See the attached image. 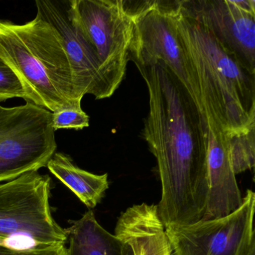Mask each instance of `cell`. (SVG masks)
I'll list each match as a JSON object with an SVG mask.
<instances>
[{
  "instance_id": "1",
  "label": "cell",
  "mask_w": 255,
  "mask_h": 255,
  "mask_svg": "<svg viewBox=\"0 0 255 255\" xmlns=\"http://www.w3.org/2000/svg\"><path fill=\"white\" fill-rule=\"evenodd\" d=\"M135 66L149 94L143 138L157 162L162 184L158 215L165 228L202 219L208 193L202 116L162 62Z\"/></svg>"
},
{
  "instance_id": "2",
  "label": "cell",
  "mask_w": 255,
  "mask_h": 255,
  "mask_svg": "<svg viewBox=\"0 0 255 255\" xmlns=\"http://www.w3.org/2000/svg\"><path fill=\"white\" fill-rule=\"evenodd\" d=\"M171 14L195 68L206 118L225 135L255 128V74L186 14L179 0L171 1Z\"/></svg>"
},
{
  "instance_id": "3",
  "label": "cell",
  "mask_w": 255,
  "mask_h": 255,
  "mask_svg": "<svg viewBox=\"0 0 255 255\" xmlns=\"http://www.w3.org/2000/svg\"><path fill=\"white\" fill-rule=\"evenodd\" d=\"M0 57L20 79L27 101L51 113L82 108L63 46L39 16L24 24L0 20Z\"/></svg>"
},
{
  "instance_id": "4",
  "label": "cell",
  "mask_w": 255,
  "mask_h": 255,
  "mask_svg": "<svg viewBox=\"0 0 255 255\" xmlns=\"http://www.w3.org/2000/svg\"><path fill=\"white\" fill-rule=\"evenodd\" d=\"M50 182L35 171L0 183V242L19 250L65 244L50 211Z\"/></svg>"
},
{
  "instance_id": "5",
  "label": "cell",
  "mask_w": 255,
  "mask_h": 255,
  "mask_svg": "<svg viewBox=\"0 0 255 255\" xmlns=\"http://www.w3.org/2000/svg\"><path fill=\"white\" fill-rule=\"evenodd\" d=\"M129 5L133 21L129 61L135 65L162 62L205 116L195 68L173 23L171 1H129Z\"/></svg>"
},
{
  "instance_id": "6",
  "label": "cell",
  "mask_w": 255,
  "mask_h": 255,
  "mask_svg": "<svg viewBox=\"0 0 255 255\" xmlns=\"http://www.w3.org/2000/svg\"><path fill=\"white\" fill-rule=\"evenodd\" d=\"M53 113L30 101L0 105V183L47 166L56 153Z\"/></svg>"
},
{
  "instance_id": "7",
  "label": "cell",
  "mask_w": 255,
  "mask_h": 255,
  "mask_svg": "<svg viewBox=\"0 0 255 255\" xmlns=\"http://www.w3.org/2000/svg\"><path fill=\"white\" fill-rule=\"evenodd\" d=\"M72 6L116 92L125 79L129 61L133 21L129 1L72 0Z\"/></svg>"
},
{
  "instance_id": "8",
  "label": "cell",
  "mask_w": 255,
  "mask_h": 255,
  "mask_svg": "<svg viewBox=\"0 0 255 255\" xmlns=\"http://www.w3.org/2000/svg\"><path fill=\"white\" fill-rule=\"evenodd\" d=\"M255 209V192L248 189L240 207L228 216L165 228L171 255H251Z\"/></svg>"
},
{
  "instance_id": "9",
  "label": "cell",
  "mask_w": 255,
  "mask_h": 255,
  "mask_svg": "<svg viewBox=\"0 0 255 255\" xmlns=\"http://www.w3.org/2000/svg\"><path fill=\"white\" fill-rule=\"evenodd\" d=\"M35 4L37 15L53 27L60 39L80 96L89 94L96 100L113 96L115 92L102 64L76 18L72 0H37Z\"/></svg>"
},
{
  "instance_id": "10",
  "label": "cell",
  "mask_w": 255,
  "mask_h": 255,
  "mask_svg": "<svg viewBox=\"0 0 255 255\" xmlns=\"http://www.w3.org/2000/svg\"><path fill=\"white\" fill-rule=\"evenodd\" d=\"M180 5L255 74V0H181Z\"/></svg>"
},
{
  "instance_id": "11",
  "label": "cell",
  "mask_w": 255,
  "mask_h": 255,
  "mask_svg": "<svg viewBox=\"0 0 255 255\" xmlns=\"http://www.w3.org/2000/svg\"><path fill=\"white\" fill-rule=\"evenodd\" d=\"M207 142L208 193L202 219H219L231 214L243 203L228 149L227 135L212 119L202 117Z\"/></svg>"
},
{
  "instance_id": "12",
  "label": "cell",
  "mask_w": 255,
  "mask_h": 255,
  "mask_svg": "<svg viewBox=\"0 0 255 255\" xmlns=\"http://www.w3.org/2000/svg\"><path fill=\"white\" fill-rule=\"evenodd\" d=\"M115 235L128 243L134 255H171L165 228L158 215L157 206H132L118 219Z\"/></svg>"
},
{
  "instance_id": "13",
  "label": "cell",
  "mask_w": 255,
  "mask_h": 255,
  "mask_svg": "<svg viewBox=\"0 0 255 255\" xmlns=\"http://www.w3.org/2000/svg\"><path fill=\"white\" fill-rule=\"evenodd\" d=\"M65 231L69 240L66 255H123V242L98 223L92 210Z\"/></svg>"
},
{
  "instance_id": "14",
  "label": "cell",
  "mask_w": 255,
  "mask_h": 255,
  "mask_svg": "<svg viewBox=\"0 0 255 255\" xmlns=\"http://www.w3.org/2000/svg\"><path fill=\"white\" fill-rule=\"evenodd\" d=\"M47 167L89 208H95L108 189V174L98 175L81 169L65 153H55Z\"/></svg>"
},
{
  "instance_id": "15",
  "label": "cell",
  "mask_w": 255,
  "mask_h": 255,
  "mask_svg": "<svg viewBox=\"0 0 255 255\" xmlns=\"http://www.w3.org/2000/svg\"><path fill=\"white\" fill-rule=\"evenodd\" d=\"M226 135L235 174L253 169L255 164V128Z\"/></svg>"
},
{
  "instance_id": "16",
  "label": "cell",
  "mask_w": 255,
  "mask_h": 255,
  "mask_svg": "<svg viewBox=\"0 0 255 255\" xmlns=\"http://www.w3.org/2000/svg\"><path fill=\"white\" fill-rule=\"evenodd\" d=\"M14 98L28 101L27 94L20 79L9 65L0 57V102Z\"/></svg>"
},
{
  "instance_id": "17",
  "label": "cell",
  "mask_w": 255,
  "mask_h": 255,
  "mask_svg": "<svg viewBox=\"0 0 255 255\" xmlns=\"http://www.w3.org/2000/svg\"><path fill=\"white\" fill-rule=\"evenodd\" d=\"M53 113V126L55 131L60 129L76 130L89 127V116L82 108H70Z\"/></svg>"
},
{
  "instance_id": "18",
  "label": "cell",
  "mask_w": 255,
  "mask_h": 255,
  "mask_svg": "<svg viewBox=\"0 0 255 255\" xmlns=\"http://www.w3.org/2000/svg\"><path fill=\"white\" fill-rule=\"evenodd\" d=\"M21 255H66V248L65 245L50 246L44 249L28 250Z\"/></svg>"
},
{
  "instance_id": "19",
  "label": "cell",
  "mask_w": 255,
  "mask_h": 255,
  "mask_svg": "<svg viewBox=\"0 0 255 255\" xmlns=\"http://www.w3.org/2000/svg\"><path fill=\"white\" fill-rule=\"evenodd\" d=\"M32 250V249H31ZM28 250H19L0 242V255H21Z\"/></svg>"
},
{
  "instance_id": "20",
  "label": "cell",
  "mask_w": 255,
  "mask_h": 255,
  "mask_svg": "<svg viewBox=\"0 0 255 255\" xmlns=\"http://www.w3.org/2000/svg\"><path fill=\"white\" fill-rule=\"evenodd\" d=\"M123 243V255H134L132 248L128 243H124V242Z\"/></svg>"
},
{
  "instance_id": "21",
  "label": "cell",
  "mask_w": 255,
  "mask_h": 255,
  "mask_svg": "<svg viewBox=\"0 0 255 255\" xmlns=\"http://www.w3.org/2000/svg\"><path fill=\"white\" fill-rule=\"evenodd\" d=\"M251 255H255V252H252V253L251 254Z\"/></svg>"
}]
</instances>
